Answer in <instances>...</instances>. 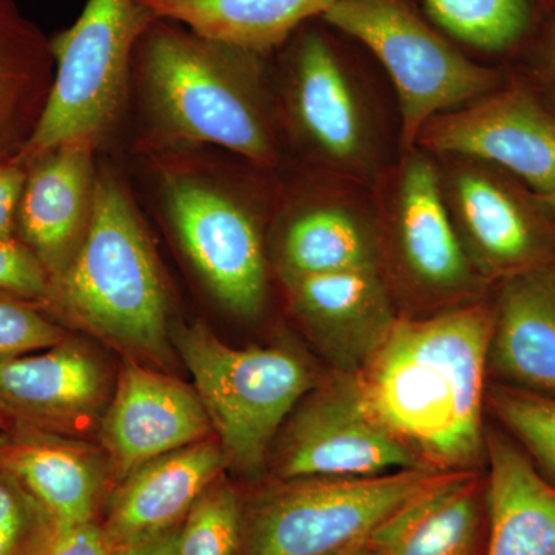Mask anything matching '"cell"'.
Segmentation results:
<instances>
[{
    "mask_svg": "<svg viewBox=\"0 0 555 555\" xmlns=\"http://www.w3.org/2000/svg\"><path fill=\"white\" fill-rule=\"evenodd\" d=\"M38 308L158 366L170 361L167 292L155 251L126 188L96 181L90 225Z\"/></svg>",
    "mask_w": 555,
    "mask_h": 555,
    "instance_id": "cell-4",
    "label": "cell"
},
{
    "mask_svg": "<svg viewBox=\"0 0 555 555\" xmlns=\"http://www.w3.org/2000/svg\"><path fill=\"white\" fill-rule=\"evenodd\" d=\"M27 179V166L21 160L0 163V240H16L17 210Z\"/></svg>",
    "mask_w": 555,
    "mask_h": 555,
    "instance_id": "cell-34",
    "label": "cell"
},
{
    "mask_svg": "<svg viewBox=\"0 0 555 555\" xmlns=\"http://www.w3.org/2000/svg\"><path fill=\"white\" fill-rule=\"evenodd\" d=\"M233 188L193 171L167 170L164 207L182 250L230 312L257 318L268 299L264 224L270 185Z\"/></svg>",
    "mask_w": 555,
    "mask_h": 555,
    "instance_id": "cell-10",
    "label": "cell"
},
{
    "mask_svg": "<svg viewBox=\"0 0 555 555\" xmlns=\"http://www.w3.org/2000/svg\"><path fill=\"white\" fill-rule=\"evenodd\" d=\"M53 79L51 39L13 0H0V163L27 147Z\"/></svg>",
    "mask_w": 555,
    "mask_h": 555,
    "instance_id": "cell-25",
    "label": "cell"
},
{
    "mask_svg": "<svg viewBox=\"0 0 555 555\" xmlns=\"http://www.w3.org/2000/svg\"><path fill=\"white\" fill-rule=\"evenodd\" d=\"M485 555H555V486L507 434L486 433Z\"/></svg>",
    "mask_w": 555,
    "mask_h": 555,
    "instance_id": "cell-23",
    "label": "cell"
},
{
    "mask_svg": "<svg viewBox=\"0 0 555 555\" xmlns=\"http://www.w3.org/2000/svg\"><path fill=\"white\" fill-rule=\"evenodd\" d=\"M173 343L228 465L261 476L281 427L312 390L308 366L281 347H230L203 323L179 326Z\"/></svg>",
    "mask_w": 555,
    "mask_h": 555,
    "instance_id": "cell-6",
    "label": "cell"
},
{
    "mask_svg": "<svg viewBox=\"0 0 555 555\" xmlns=\"http://www.w3.org/2000/svg\"><path fill=\"white\" fill-rule=\"evenodd\" d=\"M276 196L273 247L280 278L379 270L374 189L306 169L297 188Z\"/></svg>",
    "mask_w": 555,
    "mask_h": 555,
    "instance_id": "cell-13",
    "label": "cell"
},
{
    "mask_svg": "<svg viewBox=\"0 0 555 555\" xmlns=\"http://www.w3.org/2000/svg\"><path fill=\"white\" fill-rule=\"evenodd\" d=\"M434 156L452 228L489 286L555 268V208L545 195L483 159Z\"/></svg>",
    "mask_w": 555,
    "mask_h": 555,
    "instance_id": "cell-11",
    "label": "cell"
},
{
    "mask_svg": "<svg viewBox=\"0 0 555 555\" xmlns=\"http://www.w3.org/2000/svg\"><path fill=\"white\" fill-rule=\"evenodd\" d=\"M54 529L39 503L0 469V555H42Z\"/></svg>",
    "mask_w": 555,
    "mask_h": 555,
    "instance_id": "cell-29",
    "label": "cell"
},
{
    "mask_svg": "<svg viewBox=\"0 0 555 555\" xmlns=\"http://www.w3.org/2000/svg\"><path fill=\"white\" fill-rule=\"evenodd\" d=\"M379 228V273L390 297L401 294L444 309L488 297L449 219L436 156L420 147L401 153L374 185Z\"/></svg>",
    "mask_w": 555,
    "mask_h": 555,
    "instance_id": "cell-7",
    "label": "cell"
},
{
    "mask_svg": "<svg viewBox=\"0 0 555 555\" xmlns=\"http://www.w3.org/2000/svg\"><path fill=\"white\" fill-rule=\"evenodd\" d=\"M509 69L520 76L555 113V14L521 60Z\"/></svg>",
    "mask_w": 555,
    "mask_h": 555,
    "instance_id": "cell-32",
    "label": "cell"
},
{
    "mask_svg": "<svg viewBox=\"0 0 555 555\" xmlns=\"http://www.w3.org/2000/svg\"><path fill=\"white\" fill-rule=\"evenodd\" d=\"M284 145L306 169L374 189L403 153L397 94L358 40L323 17L306 22L272 56Z\"/></svg>",
    "mask_w": 555,
    "mask_h": 555,
    "instance_id": "cell-2",
    "label": "cell"
},
{
    "mask_svg": "<svg viewBox=\"0 0 555 555\" xmlns=\"http://www.w3.org/2000/svg\"><path fill=\"white\" fill-rule=\"evenodd\" d=\"M489 372L500 385L555 398V268L494 288Z\"/></svg>",
    "mask_w": 555,
    "mask_h": 555,
    "instance_id": "cell-21",
    "label": "cell"
},
{
    "mask_svg": "<svg viewBox=\"0 0 555 555\" xmlns=\"http://www.w3.org/2000/svg\"><path fill=\"white\" fill-rule=\"evenodd\" d=\"M0 469L39 503L56 528L93 520L102 473L82 441L10 423L0 433Z\"/></svg>",
    "mask_w": 555,
    "mask_h": 555,
    "instance_id": "cell-22",
    "label": "cell"
},
{
    "mask_svg": "<svg viewBox=\"0 0 555 555\" xmlns=\"http://www.w3.org/2000/svg\"><path fill=\"white\" fill-rule=\"evenodd\" d=\"M429 20L481 64L509 68L521 60L555 0H420Z\"/></svg>",
    "mask_w": 555,
    "mask_h": 555,
    "instance_id": "cell-26",
    "label": "cell"
},
{
    "mask_svg": "<svg viewBox=\"0 0 555 555\" xmlns=\"http://www.w3.org/2000/svg\"><path fill=\"white\" fill-rule=\"evenodd\" d=\"M156 20L184 25L203 38L273 56L306 22L335 0H138Z\"/></svg>",
    "mask_w": 555,
    "mask_h": 555,
    "instance_id": "cell-24",
    "label": "cell"
},
{
    "mask_svg": "<svg viewBox=\"0 0 555 555\" xmlns=\"http://www.w3.org/2000/svg\"><path fill=\"white\" fill-rule=\"evenodd\" d=\"M10 426L9 420L5 418V416L0 415V433H2L3 429H7V427Z\"/></svg>",
    "mask_w": 555,
    "mask_h": 555,
    "instance_id": "cell-37",
    "label": "cell"
},
{
    "mask_svg": "<svg viewBox=\"0 0 555 555\" xmlns=\"http://www.w3.org/2000/svg\"><path fill=\"white\" fill-rule=\"evenodd\" d=\"M323 20L358 40L386 73L400 105L403 152L415 147L427 120L499 89L509 76L460 49L420 0H335Z\"/></svg>",
    "mask_w": 555,
    "mask_h": 555,
    "instance_id": "cell-5",
    "label": "cell"
},
{
    "mask_svg": "<svg viewBox=\"0 0 555 555\" xmlns=\"http://www.w3.org/2000/svg\"><path fill=\"white\" fill-rule=\"evenodd\" d=\"M96 149L94 139H78L25 164L16 240L39 259L50 281L67 269L89 229L96 193Z\"/></svg>",
    "mask_w": 555,
    "mask_h": 555,
    "instance_id": "cell-17",
    "label": "cell"
},
{
    "mask_svg": "<svg viewBox=\"0 0 555 555\" xmlns=\"http://www.w3.org/2000/svg\"><path fill=\"white\" fill-rule=\"evenodd\" d=\"M49 283V273L21 241L0 240V295L38 305Z\"/></svg>",
    "mask_w": 555,
    "mask_h": 555,
    "instance_id": "cell-31",
    "label": "cell"
},
{
    "mask_svg": "<svg viewBox=\"0 0 555 555\" xmlns=\"http://www.w3.org/2000/svg\"><path fill=\"white\" fill-rule=\"evenodd\" d=\"M178 532L179 529L175 526L169 531L139 540L127 547L124 555H175L177 554Z\"/></svg>",
    "mask_w": 555,
    "mask_h": 555,
    "instance_id": "cell-35",
    "label": "cell"
},
{
    "mask_svg": "<svg viewBox=\"0 0 555 555\" xmlns=\"http://www.w3.org/2000/svg\"><path fill=\"white\" fill-rule=\"evenodd\" d=\"M124 553L126 550L113 542L104 526L91 520L54 529L49 546L42 555H124Z\"/></svg>",
    "mask_w": 555,
    "mask_h": 555,
    "instance_id": "cell-33",
    "label": "cell"
},
{
    "mask_svg": "<svg viewBox=\"0 0 555 555\" xmlns=\"http://www.w3.org/2000/svg\"><path fill=\"white\" fill-rule=\"evenodd\" d=\"M228 466L221 444L207 440L145 463L124 478L105 531L122 550L169 531Z\"/></svg>",
    "mask_w": 555,
    "mask_h": 555,
    "instance_id": "cell-19",
    "label": "cell"
},
{
    "mask_svg": "<svg viewBox=\"0 0 555 555\" xmlns=\"http://www.w3.org/2000/svg\"><path fill=\"white\" fill-rule=\"evenodd\" d=\"M486 485L470 470L441 473L367 537L371 555H478Z\"/></svg>",
    "mask_w": 555,
    "mask_h": 555,
    "instance_id": "cell-20",
    "label": "cell"
},
{
    "mask_svg": "<svg viewBox=\"0 0 555 555\" xmlns=\"http://www.w3.org/2000/svg\"><path fill=\"white\" fill-rule=\"evenodd\" d=\"M67 338L65 328L38 306L0 295V364L50 349Z\"/></svg>",
    "mask_w": 555,
    "mask_h": 555,
    "instance_id": "cell-30",
    "label": "cell"
},
{
    "mask_svg": "<svg viewBox=\"0 0 555 555\" xmlns=\"http://www.w3.org/2000/svg\"><path fill=\"white\" fill-rule=\"evenodd\" d=\"M155 21L138 0H87L78 21L51 38L53 86L17 160L78 139L100 142L122 105L139 39Z\"/></svg>",
    "mask_w": 555,
    "mask_h": 555,
    "instance_id": "cell-9",
    "label": "cell"
},
{
    "mask_svg": "<svg viewBox=\"0 0 555 555\" xmlns=\"http://www.w3.org/2000/svg\"><path fill=\"white\" fill-rule=\"evenodd\" d=\"M107 397L100 361L73 339L0 364V415L9 423L78 438Z\"/></svg>",
    "mask_w": 555,
    "mask_h": 555,
    "instance_id": "cell-16",
    "label": "cell"
},
{
    "mask_svg": "<svg viewBox=\"0 0 555 555\" xmlns=\"http://www.w3.org/2000/svg\"><path fill=\"white\" fill-rule=\"evenodd\" d=\"M494 292L397 318L357 372L367 408L436 473H462L486 459L483 403Z\"/></svg>",
    "mask_w": 555,
    "mask_h": 555,
    "instance_id": "cell-1",
    "label": "cell"
},
{
    "mask_svg": "<svg viewBox=\"0 0 555 555\" xmlns=\"http://www.w3.org/2000/svg\"><path fill=\"white\" fill-rule=\"evenodd\" d=\"M275 440L273 469L280 480L430 470L406 443L375 418L357 375L332 379L302 398Z\"/></svg>",
    "mask_w": 555,
    "mask_h": 555,
    "instance_id": "cell-12",
    "label": "cell"
},
{
    "mask_svg": "<svg viewBox=\"0 0 555 555\" xmlns=\"http://www.w3.org/2000/svg\"><path fill=\"white\" fill-rule=\"evenodd\" d=\"M133 69L159 137L218 145L270 171L283 164L272 56L156 20L139 39Z\"/></svg>",
    "mask_w": 555,
    "mask_h": 555,
    "instance_id": "cell-3",
    "label": "cell"
},
{
    "mask_svg": "<svg viewBox=\"0 0 555 555\" xmlns=\"http://www.w3.org/2000/svg\"><path fill=\"white\" fill-rule=\"evenodd\" d=\"M241 518L238 494L232 485L217 478L185 514L175 555H238Z\"/></svg>",
    "mask_w": 555,
    "mask_h": 555,
    "instance_id": "cell-28",
    "label": "cell"
},
{
    "mask_svg": "<svg viewBox=\"0 0 555 555\" xmlns=\"http://www.w3.org/2000/svg\"><path fill=\"white\" fill-rule=\"evenodd\" d=\"M332 555H371L369 554L366 540L361 543H357V545L346 547V550L339 551V553H335Z\"/></svg>",
    "mask_w": 555,
    "mask_h": 555,
    "instance_id": "cell-36",
    "label": "cell"
},
{
    "mask_svg": "<svg viewBox=\"0 0 555 555\" xmlns=\"http://www.w3.org/2000/svg\"><path fill=\"white\" fill-rule=\"evenodd\" d=\"M211 425L198 393L178 379L127 360L102 416L101 438L119 478L178 449L206 440Z\"/></svg>",
    "mask_w": 555,
    "mask_h": 555,
    "instance_id": "cell-15",
    "label": "cell"
},
{
    "mask_svg": "<svg viewBox=\"0 0 555 555\" xmlns=\"http://www.w3.org/2000/svg\"><path fill=\"white\" fill-rule=\"evenodd\" d=\"M486 400L507 436L555 486V398L495 383Z\"/></svg>",
    "mask_w": 555,
    "mask_h": 555,
    "instance_id": "cell-27",
    "label": "cell"
},
{
    "mask_svg": "<svg viewBox=\"0 0 555 555\" xmlns=\"http://www.w3.org/2000/svg\"><path fill=\"white\" fill-rule=\"evenodd\" d=\"M292 312L346 367L360 371L397 321L379 270L283 276Z\"/></svg>",
    "mask_w": 555,
    "mask_h": 555,
    "instance_id": "cell-18",
    "label": "cell"
},
{
    "mask_svg": "<svg viewBox=\"0 0 555 555\" xmlns=\"http://www.w3.org/2000/svg\"><path fill=\"white\" fill-rule=\"evenodd\" d=\"M546 198L550 199V203L553 204L555 208V193H553V195H547Z\"/></svg>",
    "mask_w": 555,
    "mask_h": 555,
    "instance_id": "cell-38",
    "label": "cell"
},
{
    "mask_svg": "<svg viewBox=\"0 0 555 555\" xmlns=\"http://www.w3.org/2000/svg\"><path fill=\"white\" fill-rule=\"evenodd\" d=\"M507 80L462 107L427 120L415 147L483 159L540 195L555 193V113L507 68Z\"/></svg>",
    "mask_w": 555,
    "mask_h": 555,
    "instance_id": "cell-14",
    "label": "cell"
},
{
    "mask_svg": "<svg viewBox=\"0 0 555 555\" xmlns=\"http://www.w3.org/2000/svg\"><path fill=\"white\" fill-rule=\"evenodd\" d=\"M441 473L281 480L243 505L238 555H332L364 542Z\"/></svg>",
    "mask_w": 555,
    "mask_h": 555,
    "instance_id": "cell-8",
    "label": "cell"
}]
</instances>
